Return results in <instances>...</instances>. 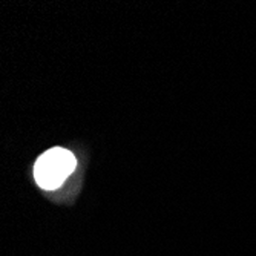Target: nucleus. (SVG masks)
Listing matches in <instances>:
<instances>
[{"label": "nucleus", "mask_w": 256, "mask_h": 256, "mask_svg": "<svg viewBox=\"0 0 256 256\" xmlns=\"http://www.w3.org/2000/svg\"><path fill=\"white\" fill-rule=\"evenodd\" d=\"M76 169V156L63 149L54 148L44 152L34 166V178L42 189L54 190Z\"/></svg>", "instance_id": "nucleus-1"}]
</instances>
